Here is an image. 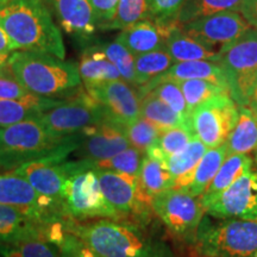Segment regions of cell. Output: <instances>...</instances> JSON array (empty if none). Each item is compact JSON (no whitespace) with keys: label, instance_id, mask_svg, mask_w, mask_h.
Returning <instances> with one entry per match:
<instances>
[{"label":"cell","instance_id":"cell-45","mask_svg":"<svg viewBox=\"0 0 257 257\" xmlns=\"http://www.w3.org/2000/svg\"><path fill=\"white\" fill-rule=\"evenodd\" d=\"M16 50V48L10 40L6 32L0 28V64L6 66L9 62L10 56Z\"/></svg>","mask_w":257,"mask_h":257},{"label":"cell","instance_id":"cell-46","mask_svg":"<svg viewBox=\"0 0 257 257\" xmlns=\"http://www.w3.org/2000/svg\"><path fill=\"white\" fill-rule=\"evenodd\" d=\"M248 107L251 110L253 113L257 114V82L255 85V87H253V91L251 93V95H250V99L248 101Z\"/></svg>","mask_w":257,"mask_h":257},{"label":"cell","instance_id":"cell-14","mask_svg":"<svg viewBox=\"0 0 257 257\" xmlns=\"http://www.w3.org/2000/svg\"><path fill=\"white\" fill-rule=\"evenodd\" d=\"M69 154L59 153L41 157L19 166L14 172L27 179L40 194L63 207V189L67 178L66 159Z\"/></svg>","mask_w":257,"mask_h":257},{"label":"cell","instance_id":"cell-32","mask_svg":"<svg viewBox=\"0 0 257 257\" xmlns=\"http://www.w3.org/2000/svg\"><path fill=\"white\" fill-rule=\"evenodd\" d=\"M243 0H187L178 16L180 24L225 11H238Z\"/></svg>","mask_w":257,"mask_h":257},{"label":"cell","instance_id":"cell-16","mask_svg":"<svg viewBox=\"0 0 257 257\" xmlns=\"http://www.w3.org/2000/svg\"><path fill=\"white\" fill-rule=\"evenodd\" d=\"M130 146L125 126L110 119L80 134V142L75 150L80 160L99 163L113 157Z\"/></svg>","mask_w":257,"mask_h":257},{"label":"cell","instance_id":"cell-25","mask_svg":"<svg viewBox=\"0 0 257 257\" xmlns=\"http://www.w3.org/2000/svg\"><path fill=\"white\" fill-rule=\"evenodd\" d=\"M208 148L197 136L181 152L167 159L166 165L173 180V188H184Z\"/></svg>","mask_w":257,"mask_h":257},{"label":"cell","instance_id":"cell-49","mask_svg":"<svg viewBox=\"0 0 257 257\" xmlns=\"http://www.w3.org/2000/svg\"><path fill=\"white\" fill-rule=\"evenodd\" d=\"M256 165H257V152H256Z\"/></svg>","mask_w":257,"mask_h":257},{"label":"cell","instance_id":"cell-37","mask_svg":"<svg viewBox=\"0 0 257 257\" xmlns=\"http://www.w3.org/2000/svg\"><path fill=\"white\" fill-rule=\"evenodd\" d=\"M144 154L137 150L136 148L128 147L111 159L96 163V167L101 169L112 170V172L126 174L138 178L141 166H142Z\"/></svg>","mask_w":257,"mask_h":257},{"label":"cell","instance_id":"cell-21","mask_svg":"<svg viewBox=\"0 0 257 257\" xmlns=\"http://www.w3.org/2000/svg\"><path fill=\"white\" fill-rule=\"evenodd\" d=\"M51 226L42 225L21 211L0 204V244L15 243L28 237L44 233L49 231Z\"/></svg>","mask_w":257,"mask_h":257},{"label":"cell","instance_id":"cell-28","mask_svg":"<svg viewBox=\"0 0 257 257\" xmlns=\"http://www.w3.org/2000/svg\"><path fill=\"white\" fill-rule=\"evenodd\" d=\"M227 156L229 155H227L225 144L218 148L207 149L200 162L198 163L197 168L192 173L191 178L188 180V184L186 185V187L181 189H185L194 197L200 198L204 194V192L206 191V188L211 184L214 176H216L217 172L219 170Z\"/></svg>","mask_w":257,"mask_h":257},{"label":"cell","instance_id":"cell-40","mask_svg":"<svg viewBox=\"0 0 257 257\" xmlns=\"http://www.w3.org/2000/svg\"><path fill=\"white\" fill-rule=\"evenodd\" d=\"M187 0H148L150 19L162 22L178 21V16Z\"/></svg>","mask_w":257,"mask_h":257},{"label":"cell","instance_id":"cell-30","mask_svg":"<svg viewBox=\"0 0 257 257\" xmlns=\"http://www.w3.org/2000/svg\"><path fill=\"white\" fill-rule=\"evenodd\" d=\"M141 117L156 125L161 131L173 127L192 126V121L173 111L166 102L154 94L152 91L140 94ZM193 127V126H192Z\"/></svg>","mask_w":257,"mask_h":257},{"label":"cell","instance_id":"cell-13","mask_svg":"<svg viewBox=\"0 0 257 257\" xmlns=\"http://www.w3.org/2000/svg\"><path fill=\"white\" fill-rule=\"evenodd\" d=\"M217 219L257 220V169L243 173L206 208Z\"/></svg>","mask_w":257,"mask_h":257},{"label":"cell","instance_id":"cell-26","mask_svg":"<svg viewBox=\"0 0 257 257\" xmlns=\"http://www.w3.org/2000/svg\"><path fill=\"white\" fill-rule=\"evenodd\" d=\"M225 146L227 155L257 152V114L248 106H238V119Z\"/></svg>","mask_w":257,"mask_h":257},{"label":"cell","instance_id":"cell-38","mask_svg":"<svg viewBox=\"0 0 257 257\" xmlns=\"http://www.w3.org/2000/svg\"><path fill=\"white\" fill-rule=\"evenodd\" d=\"M161 133L162 131L156 125L144 119L143 117H140L125 126V134H126L130 146L136 148L143 154H146L147 150L156 142Z\"/></svg>","mask_w":257,"mask_h":257},{"label":"cell","instance_id":"cell-10","mask_svg":"<svg viewBox=\"0 0 257 257\" xmlns=\"http://www.w3.org/2000/svg\"><path fill=\"white\" fill-rule=\"evenodd\" d=\"M0 204L14 207L46 226L73 220L63 207L40 194L27 179L15 172L0 174Z\"/></svg>","mask_w":257,"mask_h":257},{"label":"cell","instance_id":"cell-39","mask_svg":"<svg viewBox=\"0 0 257 257\" xmlns=\"http://www.w3.org/2000/svg\"><path fill=\"white\" fill-rule=\"evenodd\" d=\"M194 136L195 135L192 126L173 127L163 130L157 138L156 144L163 153L167 161L168 157L181 152Z\"/></svg>","mask_w":257,"mask_h":257},{"label":"cell","instance_id":"cell-1","mask_svg":"<svg viewBox=\"0 0 257 257\" xmlns=\"http://www.w3.org/2000/svg\"><path fill=\"white\" fill-rule=\"evenodd\" d=\"M66 230L79 237L99 257H176L172 246L130 219H98L85 223L69 220Z\"/></svg>","mask_w":257,"mask_h":257},{"label":"cell","instance_id":"cell-11","mask_svg":"<svg viewBox=\"0 0 257 257\" xmlns=\"http://www.w3.org/2000/svg\"><path fill=\"white\" fill-rule=\"evenodd\" d=\"M194 135L208 149L226 143L238 119V105L230 94L214 96L192 111Z\"/></svg>","mask_w":257,"mask_h":257},{"label":"cell","instance_id":"cell-6","mask_svg":"<svg viewBox=\"0 0 257 257\" xmlns=\"http://www.w3.org/2000/svg\"><path fill=\"white\" fill-rule=\"evenodd\" d=\"M194 245L204 257H257V220L217 219L205 214Z\"/></svg>","mask_w":257,"mask_h":257},{"label":"cell","instance_id":"cell-48","mask_svg":"<svg viewBox=\"0 0 257 257\" xmlns=\"http://www.w3.org/2000/svg\"><path fill=\"white\" fill-rule=\"evenodd\" d=\"M9 2H12V0H0V5H4V4H6V3H9Z\"/></svg>","mask_w":257,"mask_h":257},{"label":"cell","instance_id":"cell-23","mask_svg":"<svg viewBox=\"0 0 257 257\" xmlns=\"http://www.w3.org/2000/svg\"><path fill=\"white\" fill-rule=\"evenodd\" d=\"M79 74L86 89L95 87L104 82L121 79L115 66L106 57L98 47H91L82 54L79 62Z\"/></svg>","mask_w":257,"mask_h":257},{"label":"cell","instance_id":"cell-15","mask_svg":"<svg viewBox=\"0 0 257 257\" xmlns=\"http://www.w3.org/2000/svg\"><path fill=\"white\" fill-rule=\"evenodd\" d=\"M104 108L112 121L127 126L141 117V98L138 89L123 80L104 82L86 89Z\"/></svg>","mask_w":257,"mask_h":257},{"label":"cell","instance_id":"cell-27","mask_svg":"<svg viewBox=\"0 0 257 257\" xmlns=\"http://www.w3.org/2000/svg\"><path fill=\"white\" fill-rule=\"evenodd\" d=\"M61 224V223H60ZM53 225L47 232L28 237L18 242L10 244H0L2 257H60L59 246L51 238Z\"/></svg>","mask_w":257,"mask_h":257},{"label":"cell","instance_id":"cell-19","mask_svg":"<svg viewBox=\"0 0 257 257\" xmlns=\"http://www.w3.org/2000/svg\"><path fill=\"white\" fill-rule=\"evenodd\" d=\"M206 80L216 85L229 88L226 78L219 64L213 61H187V62H178L173 64L167 72L147 85L141 86L138 88H149L153 85L161 81H185V80ZM230 91V89H229Z\"/></svg>","mask_w":257,"mask_h":257},{"label":"cell","instance_id":"cell-47","mask_svg":"<svg viewBox=\"0 0 257 257\" xmlns=\"http://www.w3.org/2000/svg\"><path fill=\"white\" fill-rule=\"evenodd\" d=\"M8 74H11L9 68V64H0V78H12V76H9Z\"/></svg>","mask_w":257,"mask_h":257},{"label":"cell","instance_id":"cell-36","mask_svg":"<svg viewBox=\"0 0 257 257\" xmlns=\"http://www.w3.org/2000/svg\"><path fill=\"white\" fill-rule=\"evenodd\" d=\"M105 54L106 57L114 64L121 79L137 88L136 72H135V56L117 41L101 43L96 46Z\"/></svg>","mask_w":257,"mask_h":257},{"label":"cell","instance_id":"cell-44","mask_svg":"<svg viewBox=\"0 0 257 257\" xmlns=\"http://www.w3.org/2000/svg\"><path fill=\"white\" fill-rule=\"evenodd\" d=\"M238 11L248 23L257 30V0H243Z\"/></svg>","mask_w":257,"mask_h":257},{"label":"cell","instance_id":"cell-35","mask_svg":"<svg viewBox=\"0 0 257 257\" xmlns=\"http://www.w3.org/2000/svg\"><path fill=\"white\" fill-rule=\"evenodd\" d=\"M137 89L140 94L141 93L152 91L157 98H160L163 102H166L173 111H175L176 113L184 117L185 119L192 121V111L188 107L184 93H182L180 85L176 81H170V80L169 81H161L153 85L149 88Z\"/></svg>","mask_w":257,"mask_h":257},{"label":"cell","instance_id":"cell-33","mask_svg":"<svg viewBox=\"0 0 257 257\" xmlns=\"http://www.w3.org/2000/svg\"><path fill=\"white\" fill-rule=\"evenodd\" d=\"M144 19H150L148 0H119L113 17L101 29L124 30Z\"/></svg>","mask_w":257,"mask_h":257},{"label":"cell","instance_id":"cell-42","mask_svg":"<svg viewBox=\"0 0 257 257\" xmlns=\"http://www.w3.org/2000/svg\"><path fill=\"white\" fill-rule=\"evenodd\" d=\"M31 95L15 78H0V99L19 100Z\"/></svg>","mask_w":257,"mask_h":257},{"label":"cell","instance_id":"cell-34","mask_svg":"<svg viewBox=\"0 0 257 257\" xmlns=\"http://www.w3.org/2000/svg\"><path fill=\"white\" fill-rule=\"evenodd\" d=\"M180 88H181L184 96L187 102L188 107L191 111L194 110L197 106L205 102L208 99L214 98V96L230 94L229 88H225L223 86L216 85V83L206 81V80H185V81H179Z\"/></svg>","mask_w":257,"mask_h":257},{"label":"cell","instance_id":"cell-17","mask_svg":"<svg viewBox=\"0 0 257 257\" xmlns=\"http://www.w3.org/2000/svg\"><path fill=\"white\" fill-rule=\"evenodd\" d=\"M178 21L162 22L144 19L133 27L124 29L115 41L123 44L134 56L162 49L172 32L181 27Z\"/></svg>","mask_w":257,"mask_h":257},{"label":"cell","instance_id":"cell-20","mask_svg":"<svg viewBox=\"0 0 257 257\" xmlns=\"http://www.w3.org/2000/svg\"><path fill=\"white\" fill-rule=\"evenodd\" d=\"M59 99L44 98L31 94L24 99H0V127L10 126L21 121L38 119L44 112L61 104Z\"/></svg>","mask_w":257,"mask_h":257},{"label":"cell","instance_id":"cell-41","mask_svg":"<svg viewBox=\"0 0 257 257\" xmlns=\"http://www.w3.org/2000/svg\"><path fill=\"white\" fill-rule=\"evenodd\" d=\"M56 244L59 246L60 257H99L79 237L67 230Z\"/></svg>","mask_w":257,"mask_h":257},{"label":"cell","instance_id":"cell-4","mask_svg":"<svg viewBox=\"0 0 257 257\" xmlns=\"http://www.w3.org/2000/svg\"><path fill=\"white\" fill-rule=\"evenodd\" d=\"M80 135L67 141L54 138L38 119L0 127V172L15 170L19 166L41 157L78 149Z\"/></svg>","mask_w":257,"mask_h":257},{"label":"cell","instance_id":"cell-31","mask_svg":"<svg viewBox=\"0 0 257 257\" xmlns=\"http://www.w3.org/2000/svg\"><path fill=\"white\" fill-rule=\"evenodd\" d=\"M173 64L174 61L163 48L135 56L137 88L160 78Z\"/></svg>","mask_w":257,"mask_h":257},{"label":"cell","instance_id":"cell-5","mask_svg":"<svg viewBox=\"0 0 257 257\" xmlns=\"http://www.w3.org/2000/svg\"><path fill=\"white\" fill-rule=\"evenodd\" d=\"M66 172L63 207L70 219L78 223L118 219L102 195L95 163L86 160L66 161Z\"/></svg>","mask_w":257,"mask_h":257},{"label":"cell","instance_id":"cell-29","mask_svg":"<svg viewBox=\"0 0 257 257\" xmlns=\"http://www.w3.org/2000/svg\"><path fill=\"white\" fill-rule=\"evenodd\" d=\"M137 180L141 192L150 202L155 195L166 189L173 188V180L167 168L166 161L150 157L146 154Z\"/></svg>","mask_w":257,"mask_h":257},{"label":"cell","instance_id":"cell-22","mask_svg":"<svg viewBox=\"0 0 257 257\" xmlns=\"http://www.w3.org/2000/svg\"><path fill=\"white\" fill-rule=\"evenodd\" d=\"M252 167L253 161L249 155L234 154V155L227 156L217 172L216 176L208 185L206 191L200 197L201 204L205 207V210L219 197L221 193L226 191L243 173H245Z\"/></svg>","mask_w":257,"mask_h":257},{"label":"cell","instance_id":"cell-8","mask_svg":"<svg viewBox=\"0 0 257 257\" xmlns=\"http://www.w3.org/2000/svg\"><path fill=\"white\" fill-rule=\"evenodd\" d=\"M152 208L173 236L195 244L199 225L206 214L200 198L185 189L169 188L152 199Z\"/></svg>","mask_w":257,"mask_h":257},{"label":"cell","instance_id":"cell-9","mask_svg":"<svg viewBox=\"0 0 257 257\" xmlns=\"http://www.w3.org/2000/svg\"><path fill=\"white\" fill-rule=\"evenodd\" d=\"M107 119L101 105L87 92H80L69 100H62L38 118L48 133L59 141L70 140Z\"/></svg>","mask_w":257,"mask_h":257},{"label":"cell","instance_id":"cell-7","mask_svg":"<svg viewBox=\"0 0 257 257\" xmlns=\"http://www.w3.org/2000/svg\"><path fill=\"white\" fill-rule=\"evenodd\" d=\"M217 63L223 70L230 95L238 106H246L257 82V30L248 32L219 51Z\"/></svg>","mask_w":257,"mask_h":257},{"label":"cell","instance_id":"cell-18","mask_svg":"<svg viewBox=\"0 0 257 257\" xmlns=\"http://www.w3.org/2000/svg\"><path fill=\"white\" fill-rule=\"evenodd\" d=\"M63 30L73 36L86 38L98 29L89 0H50Z\"/></svg>","mask_w":257,"mask_h":257},{"label":"cell","instance_id":"cell-2","mask_svg":"<svg viewBox=\"0 0 257 257\" xmlns=\"http://www.w3.org/2000/svg\"><path fill=\"white\" fill-rule=\"evenodd\" d=\"M0 28L16 50L38 51L64 60L62 34L43 0H12L0 5Z\"/></svg>","mask_w":257,"mask_h":257},{"label":"cell","instance_id":"cell-43","mask_svg":"<svg viewBox=\"0 0 257 257\" xmlns=\"http://www.w3.org/2000/svg\"><path fill=\"white\" fill-rule=\"evenodd\" d=\"M118 2L119 0H89L93 11H94L98 28L101 29L102 25L111 21V18L114 15Z\"/></svg>","mask_w":257,"mask_h":257},{"label":"cell","instance_id":"cell-24","mask_svg":"<svg viewBox=\"0 0 257 257\" xmlns=\"http://www.w3.org/2000/svg\"><path fill=\"white\" fill-rule=\"evenodd\" d=\"M181 27L172 32L163 47V49L174 61V63L187 62V61H213V62H217L219 59V51L211 49L194 40L186 34Z\"/></svg>","mask_w":257,"mask_h":257},{"label":"cell","instance_id":"cell-3","mask_svg":"<svg viewBox=\"0 0 257 257\" xmlns=\"http://www.w3.org/2000/svg\"><path fill=\"white\" fill-rule=\"evenodd\" d=\"M11 75L31 94L74 98L81 86L78 64L38 51L18 50L9 59Z\"/></svg>","mask_w":257,"mask_h":257},{"label":"cell","instance_id":"cell-12","mask_svg":"<svg viewBox=\"0 0 257 257\" xmlns=\"http://www.w3.org/2000/svg\"><path fill=\"white\" fill-rule=\"evenodd\" d=\"M186 34L211 49L220 51L252 29L242 15L236 11H225L181 27Z\"/></svg>","mask_w":257,"mask_h":257}]
</instances>
